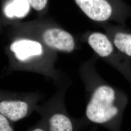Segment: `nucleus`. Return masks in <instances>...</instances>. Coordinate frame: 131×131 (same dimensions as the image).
Returning <instances> with one entry per match:
<instances>
[{
  "mask_svg": "<svg viewBox=\"0 0 131 131\" xmlns=\"http://www.w3.org/2000/svg\"><path fill=\"white\" fill-rule=\"evenodd\" d=\"M119 96L110 85H98L92 91L86 104L85 121L114 129L119 123L126 104Z\"/></svg>",
  "mask_w": 131,
  "mask_h": 131,
  "instance_id": "f257e3e1",
  "label": "nucleus"
},
{
  "mask_svg": "<svg viewBox=\"0 0 131 131\" xmlns=\"http://www.w3.org/2000/svg\"><path fill=\"white\" fill-rule=\"evenodd\" d=\"M35 111L40 116L47 131H79L83 123V120L80 122L70 116L61 95L38 104Z\"/></svg>",
  "mask_w": 131,
  "mask_h": 131,
  "instance_id": "f03ea898",
  "label": "nucleus"
},
{
  "mask_svg": "<svg viewBox=\"0 0 131 131\" xmlns=\"http://www.w3.org/2000/svg\"><path fill=\"white\" fill-rule=\"evenodd\" d=\"M39 96L0 93V113L13 123L30 116L39 104Z\"/></svg>",
  "mask_w": 131,
  "mask_h": 131,
  "instance_id": "7ed1b4c3",
  "label": "nucleus"
},
{
  "mask_svg": "<svg viewBox=\"0 0 131 131\" xmlns=\"http://www.w3.org/2000/svg\"><path fill=\"white\" fill-rule=\"evenodd\" d=\"M80 8L89 18L105 21L115 15L128 11L121 0H75Z\"/></svg>",
  "mask_w": 131,
  "mask_h": 131,
  "instance_id": "20e7f679",
  "label": "nucleus"
},
{
  "mask_svg": "<svg viewBox=\"0 0 131 131\" xmlns=\"http://www.w3.org/2000/svg\"><path fill=\"white\" fill-rule=\"evenodd\" d=\"M43 39L48 46L62 51L71 52L75 46L74 38L70 34L58 28L47 30Z\"/></svg>",
  "mask_w": 131,
  "mask_h": 131,
  "instance_id": "39448f33",
  "label": "nucleus"
},
{
  "mask_svg": "<svg viewBox=\"0 0 131 131\" xmlns=\"http://www.w3.org/2000/svg\"><path fill=\"white\" fill-rule=\"evenodd\" d=\"M11 50L20 61H24L33 56H39L42 53L41 44L30 39H21L12 44Z\"/></svg>",
  "mask_w": 131,
  "mask_h": 131,
  "instance_id": "423d86ee",
  "label": "nucleus"
},
{
  "mask_svg": "<svg viewBox=\"0 0 131 131\" xmlns=\"http://www.w3.org/2000/svg\"><path fill=\"white\" fill-rule=\"evenodd\" d=\"M88 42L99 56L106 57L112 53L114 47L112 43L103 33L95 32L89 36Z\"/></svg>",
  "mask_w": 131,
  "mask_h": 131,
  "instance_id": "0eeeda50",
  "label": "nucleus"
},
{
  "mask_svg": "<svg viewBox=\"0 0 131 131\" xmlns=\"http://www.w3.org/2000/svg\"><path fill=\"white\" fill-rule=\"evenodd\" d=\"M29 4L27 0H15L7 5L5 8V14L9 18L16 17L23 18L28 14Z\"/></svg>",
  "mask_w": 131,
  "mask_h": 131,
  "instance_id": "6e6552de",
  "label": "nucleus"
},
{
  "mask_svg": "<svg viewBox=\"0 0 131 131\" xmlns=\"http://www.w3.org/2000/svg\"><path fill=\"white\" fill-rule=\"evenodd\" d=\"M113 41L118 50L131 57V34L118 32L115 35Z\"/></svg>",
  "mask_w": 131,
  "mask_h": 131,
  "instance_id": "1a4fd4ad",
  "label": "nucleus"
},
{
  "mask_svg": "<svg viewBox=\"0 0 131 131\" xmlns=\"http://www.w3.org/2000/svg\"><path fill=\"white\" fill-rule=\"evenodd\" d=\"M0 131H16L13 122L0 113Z\"/></svg>",
  "mask_w": 131,
  "mask_h": 131,
  "instance_id": "9d476101",
  "label": "nucleus"
},
{
  "mask_svg": "<svg viewBox=\"0 0 131 131\" xmlns=\"http://www.w3.org/2000/svg\"><path fill=\"white\" fill-rule=\"evenodd\" d=\"M29 4L38 11L43 9L46 6L48 0H27Z\"/></svg>",
  "mask_w": 131,
  "mask_h": 131,
  "instance_id": "9b49d317",
  "label": "nucleus"
},
{
  "mask_svg": "<svg viewBox=\"0 0 131 131\" xmlns=\"http://www.w3.org/2000/svg\"><path fill=\"white\" fill-rule=\"evenodd\" d=\"M27 131H47V130L44 122L40 119L36 124L30 127Z\"/></svg>",
  "mask_w": 131,
  "mask_h": 131,
  "instance_id": "f8f14e48",
  "label": "nucleus"
}]
</instances>
